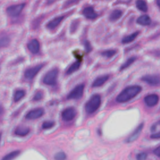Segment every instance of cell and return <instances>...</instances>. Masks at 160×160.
I'll return each instance as SVG.
<instances>
[{
  "label": "cell",
  "instance_id": "6da1fadb",
  "mask_svg": "<svg viewBox=\"0 0 160 160\" xmlns=\"http://www.w3.org/2000/svg\"><path fill=\"white\" fill-rule=\"evenodd\" d=\"M142 90V88L138 85H132L126 87L116 97V101L120 103L126 102L136 97Z\"/></svg>",
  "mask_w": 160,
  "mask_h": 160
},
{
  "label": "cell",
  "instance_id": "7a4b0ae2",
  "mask_svg": "<svg viewBox=\"0 0 160 160\" xmlns=\"http://www.w3.org/2000/svg\"><path fill=\"white\" fill-rule=\"evenodd\" d=\"M101 98L99 94L92 95L87 101L85 105V110L88 114H92L96 112L101 106Z\"/></svg>",
  "mask_w": 160,
  "mask_h": 160
},
{
  "label": "cell",
  "instance_id": "3957f363",
  "mask_svg": "<svg viewBox=\"0 0 160 160\" xmlns=\"http://www.w3.org/2000/svg\"><path fill=\"white\" fill-rule=\"evenodd\" d=\"M58 73H59V70L58 68H55L51 69L44 76L42 82L46 85H49V86L55 85L57 82Z\"/></svg>",
  "mask_w": 160,
  "mask_h": 160
},
{
  "label": "cell",
  "instance_id": "277c9868",
  "mask_svg": "<svg viewBox=\"0 0 160 160\" xmlns=\"http://www.w3.org/2000/svg\"><path fill=\"white\" fill-rule=\"evenodd\" d=\"M84 84L83 83L79 84L76 86L68 94V99H80L84 92Z\"/></svg>",
  "mask_w": 160,
  "mask_h": 160
},
{
  "label": "cell",
  "instance_id": "5b68a950",
  "mask_svg": "<svg viewBox=\"0 0 160 160\" xmlns=\"http://www.w3.org/2000/svg\"><path fill=\"white\" fill-rule=\"evenodd\" d=\"M24 6H25V3H21L18 4L10 6L8 8H7L6 12L10 16H12V17L18 16L21 13Z\"/></svg>",
  "mask_w": 160,
  "mask_h": 160
},
{
  "label": "cell",
  "instance_id": "8992f818",
  "mask_svg": "<svg viewBox=\"0 0 160 160\" xmlns=\"http://www.w3.org/2000/svg\"><path fill=\"white\" fill-rule=\"evenodd\" d=\"M44 64H39L35 66L27 69L24 72V76L28 79H32L39 71L43 68Z\"/></svg>",
  "mask_w": 160,
  "mask_h": 160
},
{
  "label": "cell",
  "instance_id": "52a82bcc",
  "mask_svg": "<svg viewBox=\"0 0 160 160\" xmlns=\"http://www.w3.org/2000/svg\"><path fill=\"white\" fill-rule=\"evenodd\" d=\"M76 115V110L73 107L66 108L61 113L62 118L64 121H69L72 120Z\"/></svg>",
  "mask_w": 160,
  "mask_h": 160
},
{
  "label": "cell",
  "instance_id": "ba28073f",
  "mask_svg": "<svg viewBox=\"0 0 160 160\" xmlns=\"http://www.w3.org/2000/svg\"><path fill=\"white\" fill-rule=\"evenodd\" d=\"M44 113V109L42 108H38L29 111L26 115L27 119H36L41 117Z\"/></svg>",
  "mask_w": 160,
  "mask_h": 160
},
{
  "label": "cell",
  "instance_id": "9c48e42d",
  "mask_svg": "<svg viewBox=\"0 0 160 160\" xmlns=\"http://www.w3.org/2000/svg\"><path fill=\"white\" fill-rule=\"evenodd\" d=\"M141 80L151 86H158L159 84V76L156 74L145 75L141 78Z\"/></svg>",
  "mask_w": 160,
  "mask_h": 160
},
{
  "label": "cell",
  "instance_id": "30bf717a",
  "mask_svg": "<svg viewBox=\"0 0 160 160\" xmlns=\"http://www.w3.org/2000/svg\"><path fill=\"white\" fill-rule=\"evenodd\" d=\"M159 101V96L156 94H151L144 98V102L149 107L156 106Z\"/></svg>",
  "mask_w": 160,
  "mask_h": 160
},
{
  "label": "cell",
  "instance_id": "8fae6325",
  "mask_svg": "<svg viewBox=\"0 0 160 160\" xmlns=\"http://www.w3.org/2000/svg\"><path fill=\"white\" fill-rule=\"evenodd\" d=\"M82 13L83 16L88 19H94L98 17V14L91 6H88L84 8Z\"/></svg>",
  "mask_w": 160,
  "mask_h": 160
},
{
  "label": "cell",
  "instance_id": "7c38bea8",
  "mask_svg": "<svg viewBox=\"0 0 160 160\" xmlns=\"http://www.w3.org/2000/svg\"><path fill=\"white\" fill-rule=\"evenodd\" d=\"M143 127H144V123L142 122L136 128V129L132 132V133L128 138V139H126V142H132L134 141L135 140H136L138 139V138L139 137V136L140 135V134L143 129Z\"/></svg>",
  "mask_w": 160,
  "mask_h": 160
},
{
  "label": "cell",
  "instance_id": "4fadbf2b",
  "mask_svg": "<svg viewBox=\"0 0 160 160\" xmlns=\"http://www.w3.org/2000/svg\"><path fill=\"white\" fill-rule=\"evenodd\" d=\"M27 47L31 53L37 54L39 51L40 44L36 39H32L28 43Z\"/></svg>",
  "mask_w": 160,
  "mask_h": 160
},
{
  "label": "cell",
  "instance_id": "5bb4252c",
  "mask_svg": "<svg viewBox=\"0 0 160 160\" xmlns=\"http://www.w3.org/2000/svg\"><path fill=\"white\" fill-rule=\"evenodd\" d=\"M64 16H57L51 21H49L47 24H46V28L49 29H54L56 28H57L59 24L62 22V21L64 19Z\"/></svg>",
  "mask_w": 160,
  "mask_h": 160
},
{
  "label": "cell",
  "instance_id": "9a60e30c",
  "mask_svg": "<svg viewBox=\"0 0 160 160\" xmlns=\"http://www.w3.org/2000/svg\"><path fill=\"white\" fill-rule=\"evenodd\" d=\"M109 76L108 74L106 75H102V76H100L99 77H98L92 82V87L93 88H97V87H99L101 86L102 85H103L109 79Z\"/></svg>",
  "mask_w": 160,
  "mask_h": 160
},
{
  "label": "cell",
  "instance_id": "2e32d148",
  "mask_svg": "<svg viewBox=\"0 0 160 160\" xmlns=\"http://www.w3.org/2000/svg\"><path fill=\"white\" fill-rule=\"evenodd\" d=\"M151 19L148 15H142L137 19V23L141 26H148L151 24Z\"/></svg>",
  "mask_w": 160,
  "mask_h": 160
},
{
  "label": "cell",
  "instance_id": "e0dca14e",
  "mask_svg": "<svg viewBox=\"0 0 160 160\" xmlns=\"http://www.w3.org/2000/svg\"><path fill=\"white\" fill-rule=\"evenodd\" d=\"M80 66H81V61H77L73 62L68 68V69H67V71L66 72V74L69 75V74H71L73 72L77 71L79 69Z\"/></svg>",
  "mask_w": 160,
  "mask_h": 160
},
{
  "label": "cell",
  "instance_id": "ac0fdd59",
  "mask_svg": "<svg viewBox=\"0 0 160 160\" xmlns=\"http://www.w3.org/2000/svg\"><path fill=\"white\" fill-rule=\"evenodd\" d=\"M122 11L120 9H114L109 14V19L111 21H116L121 18Z\"/></svg>",
  "mask_w": 160,
  "mask_h": 160
},
{
  "label": "cell",
  "instance_id": "d6986e66",
  "mask_svg": "<svg viewBox=\"0 0 160 160\" xmlns=\"http://www.w3.org/2000/svg\"><path fill=\"white\" fill-rule=\"evenodd\" d=\"M138 34H139V32L137 31V32H134L131 34H129V35L124 37L122 39V43L128 44V43L132 42L137 38Z\"/></svg>",
  "mask_w": 160,
  "mask_h": 160
},
{
  "label": "cell",
  "instance_id": "ffe728a7",
  "mask_svg": "<svg viewBox=\"0 0 160 160\" xmlns=\"http://www.w3.org/2000/svg\"><path fill=\"white\" fill-rule=\"evenodd\" d=\"M29 128L28 127H18L14 132L19 136H25L29 132Z\"/></svg>",
  "mask_w": 160,
  "mask_h": 160
},
{
  "label": "cell",
  "instance_id": "44dd1931",
  "mask_svg": "<svg viewBox=\"0 0 160 160\" xmlns=\"http://www.w3.org/2000/svg\"><path fill=\"white\" fill-rule=\"evenodd\" d=\"M136 6L139 10L142 12H146L148 11L147 4L144 0H137L136 2Z\"/></svg>",
  "mask_w": 160,
  "mask_h": 160
},
{
  "label": "cell",
  "instance_id": "7402d4cb",
  "mask_svg": "<svg viewBox=\"0 0 160 160\" xmlns=\"http://www.w3.org/2000/svg\"><path fill=\"white\" fill-rule=\"evenodd\" d=\"M10 42V38L8 36L0 35V49L7 47Z\"/></svg>",
  "mask_w": 160,
  "mask_h": 160
},
{
  "label": "cell",
  "instance_id": "603a6c76",
  "mask_svg": "<svg viewBox=\"0 0 160 160\" xmlns=\"http://www.w3.org/2000/svg\"><path fill=\"white\" fill-rule=\"evenodd\" d=\"M136 59V57H131L129 58H128L120 67V71H122L126 68H128V67H129Z\"/></svg>",
  "mask_w": 160,
  "mask_h": 160
},
{
  "label": "cell",
  "instance_id": "cb8c5ba5",
  "mask_svg": "<svg viewBox=\"0 0 160 160\" xmlns=\"http://www.w3.org/2000/svg\"><path fill=\"white\" fill-rule=\"evenodd\" d=\"M19 154H20V151L19 150L12 151L9 154H6L5 156H4L1 160H12L15 159Z\"/></svg>",
  "mask_w": 160,
  "mask_h": 160
},
{
  "label": "cell",
  "instance_id": "d4e9b609",
  "mask_svg": "<svg viewBox=\"0 0 160 160\" xmlns=\"http://www.w3.org/2000/svg\"><path fill=\"white\" fill-rule=\"evenodd\" d=\"M25 96V91L22 89L18 90L15 92L14 94V101L15 102H18L20 101L24 96Z\"/></svg>",
  "mask_w": 160,
  "mask_h": 160
},
{
  "label": "cell",
  "instance_id": "484cf974",
  "mask_svg": "<svg viewBox=\"0 0 160 160\" xmlns=\"http://www.w3.org/2000/svg\"><path fill=\"white\" fill-rule=\"evenodd\" d=\"M117 52V51L115 49H108L104 51L101 52V55L107 58H111L114 56Z\"/></svg>",
  "mask_w": 160,
  "mask_h": 160
},
{
  "label": "cell",
  "instance_id": "4316f807",
  "mask_svg": "<svg viewBox=\"0 0 160 160\" xmlns=\"http://www.w3.org/2000/svg\"><path fill=\"white\" fill-rule=\"evenodd\" d=\"M55 125V122L53 121H46L42 124V128L44 129L52 128Z\"/></svg>",
  "mask_w": 160,
  "mask_h": 160
},
{
  "label": "cell",
  "instance_id": "83f0119b",
  "mask_svg": "<svg viewBox=\"0 0 160 160\" xmlns=\"http://www.w3.org/2000/svg\"><path fill=\"white\" fill-rule=\"evenodd\" d=\"M66 159V154H65V152L62 151L58 152L54 155L55 160H65Z\"/></svg>",
  "mask_w": 160,
  "mask_h": 160
},
{
  "label": "cell",
  "instance_id": "f1b7e54d",
  "mask_svg": "<svg viewBox=\"0 0 160 160\" xmlns=\"http://www.w3.org/2000/svg\"><path fill=\"white\" fill-rule=\"evenodd\" d=\"M81 0H67L63 4L64 8H68L69 6H73L74 4H78Z\"/></svg>",
  "mask_w": 160,
  "mask_h": 160
},
{
  "label": "cell",
  "instance_id": "f546056e",
  "mask_svg": "<svg viewBox=\"0 0 160 160\" xmlns=\"http://www.w3.org/2000/svg\"><path fill=\"white\" fill-rule=\"evenodd\" d=\"M148 154L147 153L144 152H139L136 155V159L137 160H145L147 158Z\"/></svg>",
  "mask_w": 160,
  "mask_h": 160
},
{
  "label": "cell",
  "instance_id": "4dcf8cb0",
  "mask_svg": "<svg viewBox=\"0 0 160 160\" xmlns=\"http://www.w3.org/2000/svg\"><path fill=\"white\" fill-rule=\"evenodd\" d=\"M43 98V93H42V92H41V91H38V92H37L35 94H34V97H33V100L34 101H39V100H41L42 98Z\"/></svg>",
  "mask_w": 160,
  "mask_h": 160
},
{
  "label": "cell",
  "instance_id": "1f68e13d",
  "mask_svg": "<svg viewBox=\"0 0 160 160\" xmlns=\"http://www.w3.org/2000/svg\"><path fill=\"white\" fill-rule=\"evenodd\" d=\"M159 122L155 123V124H153V125L152 126V127H151V131H152V132H154V131L156 132V131H157V129H159Z\"/></svg>",
  "mask_w": 160,
  "mask_h": 160
},
{
  "label": "cell",
  "instance_id": "d6a6232c",
  "mask_svg": "<svg viewBox=\"0 0 160 160\" xmlns=\"http://www.w3.org/2000/svg\"><path fill=\"white\" fill-rule=\"evenodd\" d=\"M84 48H85V49H86V52H89L91 51V44H89V42H86L85 44H84Z\"/></svg>",
  "mask_w": 160,
  "mask_h": 160
},
{
  "label": "cell",
  "instance_id": "836d02e7",
  "mask_svg": "<svg viewBox=\"0 0 160 160\" xmlns=\"http://www.w3.org/2000/svg\"><path fill=\"white\" fill-rule=\"evenodd\" d=\"M153 152L155 155H156L158 157L160 156V147H157L155 149H154Z\"/></svg>",
  "mask_w": 160,
  "mask_h": 160
},
{
  "label": "cell",
  "instance_id": "e575fe53",
  "mask_svg": "<svg viewBox=\"0 0 160 160\" xmlns=\"http://www.w3.org/2000/svg\"><path fill=\"white\" fill-rule=\"evenodd\" d=\"M151 138L152 139H159V132H155L152 134H151V136H150Z\"/></svg>",
  "mask_w": 160,
  "mask_h": 160
},
{
  "label": "cell",
  "instance_id": "d590c367",
  "mask_svg": "<svg viewBox=\"0 0 160 160\" xmlns=\"http://www.w3.org/2000/svg\"><path fill=\"white\" fill-rule=\"evenodd\" d=\"M57 1H58V0H47L48 4H52V3H53V2H54Z\"/></svg>",
  "mask_w": 160,
  "mask_h": 160
},
{
  "label": "cell",
  "instance_id": "8d00e7d4",
  "mask_svg": "<svg viewBox=\"0 0 160 160\" xmlns=\"http://www.w3.org/2000/svg\"><path fill=\"white\" fill-rule=\"evenodd\" d=\"M2 112V106L0 104V114H1Z\"/></svg>",
  "mask_w": 160,
  "mask_h": 160
},
{
  "label": "cell",
  "instance_id": "74e56055",
  "mask_svg": "<svg viewBox=\"0 0 160 160\" xmlns=\"http://www.w3.org/2000/svg\"><path fill=\"white\" fill-rule=\"evenodd\" d=\"M159 0H157V5L159 6Z\"/></svg>",
  "mask_w": 160,
  "mask_h": 160
},
{
  "label": "cell",
  "instance_id": "f35d334b",
  "mask_svg": "<svg viewBox=\"0 0 160 160\" xmlns=\"http://www.w3.org/2000/svg\"><path fill=\"white\" fill-rule=\"evenodd\" d=\"M1 133L0 132V140H1Z\"/></svg>",
  "mask_w": 160,
  "mask_h": 160
}]
</instances>
